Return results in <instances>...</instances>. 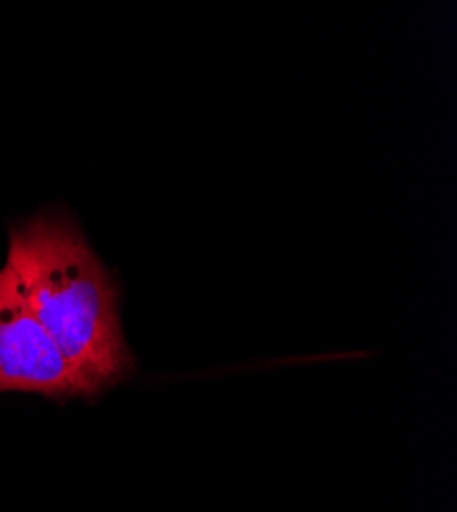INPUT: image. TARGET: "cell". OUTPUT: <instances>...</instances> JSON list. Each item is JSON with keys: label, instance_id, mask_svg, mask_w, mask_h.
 Wrapping results in <instances>:
<instances>
[{"label": "cell", "instance_id": "obj_2", "mask_svg": "<svg viewBox=\"0 0 457 512\" xmlns=\"http://www.w3.org/2000/svg\"><path fill=\"white\" fill-rule=\"evenodd\" d=\"M0 392L37 394L60 402L95 398L35 318L5 267L0 269Z\"/></svg>", "mask_w": 457, "mask_h": 512}, {"label": "cell", "instance_id": "obj_1", "mask_svg": "<svg viewBox=\"0 0 457 512\" xmlns=\"http://www.w3.org/2000/svg\"><path fill=\"white\" fill-rule=\"evenodd\" d=\"M5 269L95 396L132 375L117 285L70 218L46 211L15 224Z\"/></svg>", "mask_w": 457, "mask_h": 512}]
</instances>
